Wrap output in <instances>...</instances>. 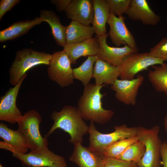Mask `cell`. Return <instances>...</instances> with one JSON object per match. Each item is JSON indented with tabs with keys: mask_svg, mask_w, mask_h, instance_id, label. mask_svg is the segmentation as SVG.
Returning a JSON list of instances; mask_svg holds the SVG:
<instances>
[{
	"mask_svg": "<svg viewBox=\"0 0 167 167\" xmlns=\"http://www.w3.org/2000/svg\"><path fill=\"white\" fill-rule=\"evenodd\" d=\"M144 80L143 76L140 74L131 80L117 79L110 88L115 92V97L118 101L126 105L134 106L136 103L139 89Z\"/></svg>",
	"mask_w": 167,
	"mask_h": 167,
	"instance_id": "8fae6325",
	"label": "cell"
},
{
	"mask_svg": "<svg viewBox=\"0 0 167 167\" xmlns=\"http://www.w3.org/2000/svg\"><path fill=\"white\" fill-rule=\"evenodd\" d=\"M51 118L54 123L44 137H48L55 130L60 129L69 134V143L74 145L82 143L84 136L88 133L89 126L80 116L77 108L65 105L59 112L54 111Z\"/></svg>",
	"mask_w": 167,
	"mask_h": 167,
	"instance_id": "7a4b0ae2",
	"label": "cell"
},
{
	"mask_svg": "<svg viewBox=\"0 0 167 167\" xmlns=\"http://www.w3.org/2000/svg\"><path fill=\"white\" fill-rule=\"evenodd\" d=\"M103 167H139L137 163L116 158L105 157Z\"/></svg>",
	"mask_w": 167,
	"mask_h": 167,
	"instance_id": "f546056e",
	"label": "cell"
},
{
	"mask_svg": "<svg viewBox=\"0 0 167 167\" xmlns=\"http://www.w3.org/2000/svg\"><path fill=\"white\" fill-rule=\"evenodd\" d=\"M0 137L3 141L0 142V148L12 153H26L28 149L24 138L18 130L11 129L2 122L0 123Z\"/></svg>",
	"mask_w": 167,
	"mask_h": 167,
	"instance_id": "5bb4252c",
	"label": "cell"
},
{
	"mask_svg": "<svg viewBox=\"0 0 167 167\" xmlns=\"http://www.w3.org/2000/svg\"><path fill=\"white\" fill-rule=\"evenodd\" d=\"M72 0H53L50 2L55 5L57 9L59 12L65 11Z\"/></svg>",
	"mask_w": 167,
	"mask_h": 167,
	"instance_id": "1f68e13d",
	"label": "cell"
},
{
	"mask_svg": "<svg viewBox=\"0 0 167 167\" xmlns=\"http://www.w3.org/2000/svg\"><path fill=\"white\" fill-rule=\"evenodd\" d=\"M145 151L144 143L138 139L129 146L117 158L138 163L143 157Z\"/></svg>",
	"mask_w": 167,
	"mask_h": 167,
	"instance_id": "484cf974",
	"label": "cell"
},
{
	"mask_svg": "<svg viewBox=\"0 0 167 167\" xmlns=\"http://www.w3.org/2000/svg\"><path fill=\"white\" fill-rule=\"evenodd\" d=\"M70 61L64 50L52 54L47 73L49 79L64 88L74 83Z\"/></svg>",
	"mask_w": 167,
	"mask_h": 167,
	"instance_id": "9c48e42d",
	"label": "cell"
},
{
	"mask_svg": "<svg viewBox=\"0 0 167 167\" xmlns=\"http://www.w3.org/2000/svg\"><path fill=\"white\" fill-rule=\"evenodd\" d=\"M13 156L21 162L22 166L27 167H67L64 157L55 154L48 148L28 153L13 152Z\"/></svg>",
	"mask_w": 167,
	"mask_h": 167,
	"instance_id": "ba28073f",
	"label": "cell"
},
{
	"mask_svg": "<svg viewBox=\"0 0 167 167\" xmlns=\"http://www.w3.org/2000/svg\"><path fill=\"white\" fill-rule=\"evenodd\" d=\"M94 16L92 22L95 33L98 36L107 33L106 24L107 22L110 10L107 0H93Z\"/></svg>",
	"mask_w": 167,
	"mask_h": 167,
	"instance_id": "ffe728a7",
	"label": "cell"
},
{
	"mask_svg": "<svg viewBox=\"0 0 167 167\" xmlns=\"http://www.w3.org/2000/svg\"><path fill=\"white\" fill-rule=\"evenodd\" d=\"M160 152L162 165L163 167H167V141L162 143Z\"/></svg>",
	"mask_w": 167,
	"mask_h": 167,
	"instance_id": "d6a6232c",
	"label": "cell"
},
{
	"mask_svg": "<svg viewBox=\"0 0 167 167\" xmlns=\"http://www.w3.org/2000/svg\"><path fill=\"white\" fill-rule=\"evenodd\" d=\"M164 125L165 131L167 134V113L164 118Z\"/></svg>",
	"mask_w": 167,
	"mask_h": 167,
	"instance_id": "836d02e7",
	"label": "cell"
},
{
	"mask_svg": "<svg viewBox=\"0 0 167 167\" xmlns=\"http://www.w3.org/2000/svg\"><path fill=\"white\" fill-rule=\"evenodd\" d=\"M26 73L18 84L10 88L1 97L0 101V120L13 124L18 123L23 115L16 105L17 97L22 82L27 76Z\"/></svg>",
	"mask_w": 167,
	"mask_h": 167,
	"instance_id": "30bf717a",
	"label": "cell"
},
{
	"mask_svg": "<svg viewBox=\"0 0 167 167\" xmlns=\"http://www.w3.org/2000/svg\"><path fill=\"white\" fill-rule=\"evenodd\" d=\"M160 127L155 125L150 128L139 127L137 136L145 146L144 154L137 163L139 167H161Z\"/></svg>",
	"mask_w": 167,
	"mask_h": 167,
	"instance_id": "5b68a950",
	"label": "cell"
},
{
	"mask_svg": "<svg viewBox=\"0 0 167 167\" xmlns=\"http://www.w3.org/2000/svg\"><path fill=\"white\" fill-rule=\"evenodd\" d=\"M126 17H116L110 13L107 23L109 26V35L113 43L116 46L127 45L133 48L137 47L135 38L125 25Z\"/></svg>",
	"mask_w": 167,
	"mask_h": 167,
	"instance_id": "4fadbf2b",
	"label": "cell"
},
{
	"mask_svg": "<svg viewBox=\"0 0 167 167\" xmlns=\"http://www.w3.org/2000/svg\"><path fill=\"white\" fill-rule=\"evenodd\" d=\"M138 140L137 136L122 139L108 146L103 151L105 157L117 158L130 145Z\"/></svg>",
	"mask_w": 167,
	"mask_h": 167,
	"instance_id": "4316f807",
	"label": "cell"
},
{
	"mask_svg": "<svg viewBox=\"0 0 167 167\" xmlns=\"http://www.w3.org/2000/svg\"><path fill=\"white\" fill-rule=\"evenodd\" d=\"M41 116L36 110L28 111L18 122V129L24 136L28 149L36 151L48 148L47 138L43 137L39 130Z\"/></svg>",
	"mask_w": 167,
	"mask_h": 167,
	"instance_id": "277c9868",
	"label": "cell"
},
{
	"mask_svg": "<svg viewBox=\"0 0 167 167\" xmlns=\"http://www.w3.org/2000/svg\"><path fill=\"white\" fill-rule=\"evenodd\" d=\"M95 33L93 27L79 22L71 20L65 28L66 44H72L82 41L92 37Z\"/></svg>",
	"mask_w": 167,
	"mask_h": 167,
	"instance_id": "7402d4cb",
	"label": "cell"
},
{
	"mask_svg": "<svg viewBox=\"0 0 167 167\" xmlns=\"http://www.w3.org/2000/svg\"><path fill=\"white\" fill-rule=\"evenodd\" d=\"M98 59L96 55L89 56L79 67L72 69L74 79L81 81L84 86L93 77L94 65Z\"/></svg>",
	"mask_w": 167,
	"mask_h": 167,
	"instance_id": "d4e9b609",
	"label": "cell"
},
{
	"mask_svg": "<svg viewBox=\"0 0 167 167\" xmlns=\"http://www.w3.org/2000/svg\"><path fill=\"white\" fill-rule=\"evenodd\" d=\"M151 56L167 61V37L163 38L148 52Z\"/></svg>",
	"mask_w": 167,
	"mask_h": 167,
	"instance_id": "f1b7e54d",
	"label": "cell"
},
{
	"mask_svg": "<svg viewBox=\"0 0 167 167\" xmlns=\"http://www.w3.org/2000/svg\"><path fill=\"white\" fill-rule=\"evenodd\" d=\"M72 153L69 158L79 167H103L105 157L93 150L84 147L82 143L75 144Z\"/></svg>",
	"mask_w": 167,
	"mask_h": 167,
	"instance_id": "2e32d148",
	"label": "cell"
},
{
	"mask_svg": "<svg viewBox=\"0 0 167 167\" xmlns=\"http://www.w3.org/2000/svg\"><path fill=\"white\" fill-rule=\"evenodd\" d=\"M19 0H1L0 1V19L5 13L19 3Z\"/></svg>",
	"mask_w": 167,
	"mask_h": 167,
	"instance_id": "4dcf8cb0",
	"label": "cell"
},
{
	"mask_svg": "<svg viewBox=\"0 0 167 167\" xmlns=\"http://www.w3.org/2000/svg\"><path fill=\"white\" fill-rule=\"evenodd\" d=\"M104 84L89 83L84 87L82 95L78 102L77 109L82 118L97 124H103L110 121L114 114L113 111L102 106L104 95L101 90Z\"/></svg>",
	"mask_w": 167,
	"mask_h": 167,
	"instance_id": "6da1fadb",
	"label": "cell"
},
{
	"mask_svg": "<svg viewBox=\"0 0 167 167\" xmlns=\"http://www.w3.org/2000/svg\"><path fill=\"white\" fill-rule=\"evenodd\" d=\"M52 54L40 52L31 49H24L17 51L9 71L10 83L15 86L26 72L41 64L49 65Z\"/></svg>",
	"mask_w": 167,
	"mask_h": 167,
	"instance_id": "3957f363",
	"label": "cell"
},
{
	"mask_svg": "<svg viewBox=\"0 0 167 167\" xmlns=\"http://www.w3.org/2000/svg\"><path fill=\"white\" fill-rule=\"evenodd\" d=\"M126 14L130 19L141 21L145 25H156L161 19L160 16L152 10L146 0H131Z\"/></svg>",
	"mask_w": 167,
	"mask_h": 167,
	"instance_id": "9a60e30c",
	"label": "cell"
},
{
	"mask_svg": "<svg viewBox=\"0 0 167 167\" xmlns=\"http://www.w3.org/2000/svg\"><path fill=\"white\" fill-rule=\"evenodd\" d=\"M37 17L32 20H27L16 21L9 27L0 31V42H3L11 40L26 34L35 26L43 22Z\"/></svg>",
	"mask_w": 167,
	"mask_h": 167,
	"instance_id": "44dd1931",
	"label": "cell"
},
{
	"mask_svg": "<svg viewBox=\"0 0 167 167\" xmlns=\"http://www.w3.org/2000/svg\"><path fill=\"white\" fill-rule=\"evenodd\" d=\"M39 17L43 22H46L49 24L55 41L58 45L63 47L66 44V26L61 24L59 17L52 10H41Z\"/></svg>",
	"mask_w": 167,
	"mask_h": 167,
	"instance_id": "603a6c76",
	"label": "cell"
},
{
	"mask_svg": "<svg viewBox=\"0 0 167 167\" xmlns=\"http://www.w3.org/2000/svg\"><path fill=\"white\" fill-rule=\"evenodd\" d=\"M0 167H3L1 164H0Z\"/></svg>",
	"mask_w": 167,
	"mask_h": 167,
	"instance_id": "d590c367",
	"label": "cell"
},
{
	"mask_svg": "<svg viewBox=\"0 0 167 167\" xmlns=\"http://www.w3.org/2000/svg\"><path fill=\"white\" fill-rule=\"evenodd\" d=\"M114 128V131L112 133L103 134L96 130L94 122H90L88 131L89 147L103 156L104 150L111 144L122 139L137 136L139 127H129L123 124L115 126Z\"/></svg>",
	"mask_w": 167,
	"mask_h": 167,
	"instance_id": "8992f818",
	"label": "cell"
},
{
	"mask_svg": "<svg viewBox=\"0 0 167 167\" xmlns=\"http://www.w3.org/2000/svg\"><path fill=\"white\" fill-rule=\"evenodd\" d=\"M65 12L68 19L89 25L94 16L93 0H72Z\"/></svg>",
	"mask_w": 167,
	"mask_h": 167,
	"instance_id": "e0dca14e",
	"label": "cell"
},
{
	"mask_svg": "<svg viewBox=\"0 0 167 167\" xmlns=\"http://www.w3.org/2000/svg\"><path fill=\"white\" fill-rule=\"evenodd\" d=\"M165 61L151 56L148 52L132 54L126 57L118 66V77L122 80H131L139 72L154 65H160Z\"/></svg>",
	"mask_w": 167,
	"mask_h": 167,
	"instance_id": "52a82bcc",
	"label": "cell"
},
{
	"mask_svg": "<svg viewBox=\"0 0 167 167\" xmlns=\"http://www.w3.org/2000/svg\"><path fill=\"white\" fill-rule=\"evenodd\" d=\"M166 27L167 29V17L166 18Z\"/></svg>",
	"mask_w": 167,
	"mask_h": 167,
	"instance_id": "e575fe53",
	"label": "cell"
},
{
	"mask_svg": "<svg viewBox=\"0 0 167 167\" xmlns=\"http://www.w3.org/2000/svg\"><path fill=\"white\" fill-rule=\"evenodd\" d=\"M63 47L71 64H75L80 57L96 55L100 45L97 38L92 37L79 42L66 44Z\"/></svg>",
	"mask_w": 167,
	"mask_h": 167,
	"instance_id": "ac0fdd59",
	"label": "cell"
},
{
	"mask_svg": "<svg viewBox=\"0 0 167 167\" xmlns=\"http://www.w3.org/2000/svg\"><path fill=\"white\" fill-rule=\"evenodd\" d=\"M108 36L109 34L107 33L103 36H97L100 45L99 50L96 55L98 59L106 62L113 66L118 67L126 57L138 52L137 47L131 48L127 45L122 47L110 46L106 42Z\"/></svg>",
	"mask_w": 167,
	"mask_h": 167,
	"instance_id": "7c38bea8",
	"label": "cell"
},
{
	"mask_svg": "<svg viewBox=\"0 0 167 167\" xmlns=\"http://www.w3.org/2000/svg\"><path fill=\"white\" fill-rule=\"evenodd\" d=\"M153 70L148 73L149 81L157 91L167 96V63L152 66Z\"/></svg>",
	"mask_w": 167,
	"mask_h": 167,
	"instance_id": "cb8c5ba5",
	"label": "cell"
},
{
	"mask_svg": "<svg viewBox=\"0 0 167 167\" xmlns=\"http://www.w3.org/2000/svg\"><path fill=\"white\" fill-rule=\"evenodd\" d=\"M110 12L119 16L126 14L128 10L131 0H107Z\"/></svg>",
	"mask_w": 167,
	"mask_h": 167,
	"instance_id": "83f0119b",
	"label": "cell"
},
{
	"mask_svg": "<svg viewBox=\"0 0 167 167\" xmlns=\"http://www.w3.org/2000/svg\"><path fill=\"white\" fill-rule=\"evenodd\" d=\"M118 76V67L98 58L96 62L93 75L96 84L112 85Z\"/></svg>",
	"mask_w": 167,
	"mask_h": 167,
	"instance_id": "d6986e66",
	"label": "cell"
}]
</instances>
